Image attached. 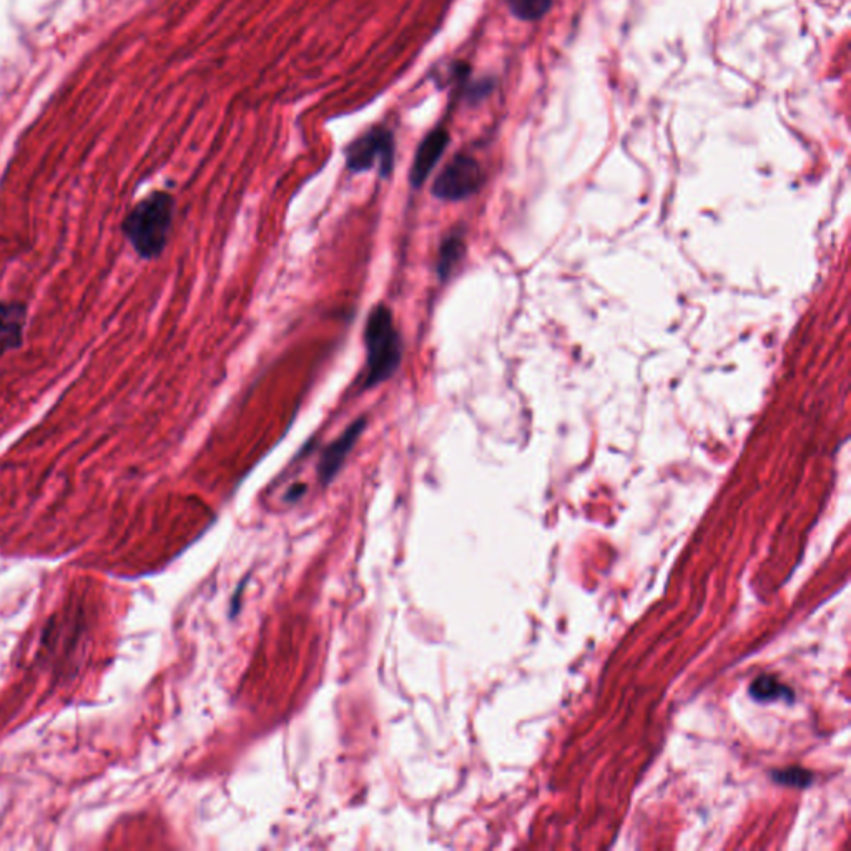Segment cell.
Here are the masks:
<instances>
[{
    "label": "cell",
    "instance_id": "9",
    "mask_svg": "<svg viewBox=\"0 0 851 851\" xmlns=\"http://www.w3.org/2000/svg\"><path fill=\"white\" fill-rule=\"evenodd\" d=\"M748 692H750V697L760 704H770V702H777V700H787V702L793 700L792 689H788L787 685L778 682L772 675L757 677L753 680Z\"/></svg>",
    "mask_w": 851,
    "mask_h": 851
},
{
    "label": "cell",
    "instance_id": "3",
    "mask_svg": "<svg viewBox=\"0 0 851 851\" xmlns=\"http://www.w3.org/2000/svg\"><path fill=\"white\" fill-rule=\"evenodd\" d=\"M394 133L389 128L374 127L346 147V168L351 173H365L378 168L384 180L391 177L394 170Z\"/></svg>",
    "mask_w": 851,
    "mask_h": 851
},
{
    "label": "cell",
    "instance_id": "6",
    "mask_svg": "<svg viewBox=\"0 0 851 851\" xmlns=\"http://www.w3.org/2000/svg\"><path fill=\"white\" fill-rule=\"evenodd\" d=\"M449 145V133L446 128H434L421 140L416 153H414L413 165L409 172V183L413 188H421L428 182L429 175L433 173L439 160L443 158L444 152Z\"/></svg>",
    "mask_w": 851,
    "mask_h": 851
},
{
    "label": "cell",
    "instance_id": "4",
    "mask_svg": "<svg viewBox=\"0 0 851 851\" xmlns=\"http://www.w3.org/2000/svg\"><path fill=\"white\" fill-rule=\"evenodd\" d=\"M483 183L484 172L481 163L471 155L459 153L436 177L431 193L441 202H463L466 198L476 195Z\"/></svg>",
    "mask_w": 851,
    "mask_h": 851
},
{
    "label": "cell",
    "instance_id": "8",
    "mask_svg": "<svg viewBox=\"0 0 851 851\" xmlns=\"http://www.w3.org/2000/svg\"><path fill=\"white\" fill-rule=\"evenodd\" d=\"M466 232L463 227H456L444 235L439 245L438 258H436V276L441 283H448L449 278L454 275L459 263L466 256Z\"/></svg>",
    "mask_w": 851,
    "mask_h": 851
},
{
    "label": "cell",
    "instance_id": "5",
    "mask_svg": "<svg viewBox=\"0 0 851 851\" xmlns=\"http://www.w3.org/2000/svg\"><path fill=\"white\" fill-rule=\"evenodd\" d=\"M366 428H368V419L361 416L353 423L348 424V428L323 449L318 466H316V474H318V479L323 486H330L335 481Z\"/></svg>",
    "mask_w": 851,
    "mask_h": 851
},
{
    "label": "cell",
    "instance_id": "7",
    "mask_svg": "<svg viewBox=\"0 0 851 851\" xmlns=\"http://www.w3.org/2000/svg\"><path fill=\"white\" fill-rule=\"evenodd\" d=\"M27 306L19 301H0V356L24 345Z\"/></svg>",
    "mask_w": 851,
    "mask_h": 851
},
{
    "label": "cell",
    "instance_id": "12",
    "mask_svg": "<svg viewBox=\"0 0 851 851\" xmlns=\"http://www.w3.org/2000/svg\"><path fill=\"white\" fill-rule=\"evenodd\" d=\"M306 489H308V487H306V484H293V486L288 489V492H286V501H300L301 497L305 496Z\"/></svg>",
    "mask_w": 851,
    "mask_h": 851
},
{
    "label": "cell",
    "instance_id": "2",
    "mask_svg": "<svg viewBox=\"0 0 851 851\" xmlns=\"http://www.w3.org/2000/svg\"><path fill=\"white\" fill-rule=\"evenodd\" d=\"M363 340L366 348V373L361 389L369 391L393 378L403 365V336L394 323L393 311L388 305L378 303L369 310Z\"/></svg>",
    "mask_w": 851,
    "mask_h": 851
},
{
    "label": "cell",
    "instance_id": "1",
    "mask_svg": "<svg viewBox=\"0 0 851 851\" xmlns=\"http://www.w3.org/2000/svg\"><path fill=\"white\" fill-rule=\"evenodd\" d=\"M175 218L172 193L152 192L123 218L122 233L142 260H157L167 248Z\"/></svg>",
    "mask_w": 851,
    "mask_h": 851
},
{
    "label": "cell",
    "instance_id": "11",
    "mask_svg": "<svg viewBox=\"0 0 851 851\" xmlns=\"http://www.w3.org/2000/svg\"><path fill=\"white\" fill-rule=\"evenodd\" d=\"M773 780L787 787L805 788L813 782V775L808 770L793 767L773 773Z\"/></svg>",
    "mask_w": 851,
    "mask_h": 851
},
{
    "label": "cell",
    "instance_id": "10",
    "mask_svg": "<svg viewBox=\"0 0 851 851\" xmlns=\"http://www.w3.org/2000/svg\"><path fill=\"white\" fill-rule=\"evenodd\" d=\"M554 0H507V7L516 19L524 22L539 20L551 10Z\"/></svg>",
    "mask_w": 851,
    "mask_h": 851
}]
</instances>
